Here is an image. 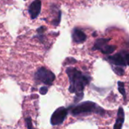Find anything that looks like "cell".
<instances>
[{
    "mask_svg": "<svg viewBox=\"0 0 129 129\" xmlns=\"http://www.w3.org/2000/svg\"><path fill=\"white\" fill-rule=\"evenodd\" d=\"M66 73L70 79L69 91L70 93H75V102L77 103L81 101L84 96L85 86L90 82V77L88 75L83 74L81 71L74 67H68Z\"/></svg>",
    "mask_w": 129,
    "mask_h": 129,
    "instance_id": "1",
    "label": "cell"
},
{
    "mask_svg": "<svg viewBox=\"0 0 129 129\" xmlns=\"http://www.w3.org/2000/svg\"><path fill=\"white\" fill-rule=\"evenodd\" d=\"M70 113L73 116H79L85 113H97V114H104V110L99 107L97 104L91 101H85L81 103L76 106H73L68 109Z\"/></svg>",
    "mask_w": 129,
    "mask_h": 129,
    "instance_id": "2",
    "label": "cell"
},
{
    "mask_svg": "<svg viewBox=\"0 0 129 129\" xmlns=\"http://www.w3.org/2000/svg\"><path fill=\"white\" fill-rule=\"evenodd\" d=\"M35 79L46 85H51L55 79V75L51 70L45 67H41L36 72Z\"/></svg>",
    "mask_w": 129,
    "mask_h": 129,
    "instance_id": "3",
    "label": "cell"
},
{
    "mask_svg": "<svg viewBox=\"0 0 129 129\" xmlns=\"http://www.w3.org/2000/svg\"><path fill=\"white\" fill-rule=\"evenodd\" d=\"M110 40H111V39H110V38H108V39L101 38V39H97L94 45L93 50H99L103 54H104L106 55L110 54L116 48V46H115V45H108V42Z\"/></svg>",
    "mask_w": 129,
    "mask_h": 129,
    "instance_id": "4",
    "label": "cell"
},
{
    "mask_svg": "<svg viewBox=\"0 0 129 129\" xmlns=\"http://www.w3.org/2000/svg\"><path fill=\"white\" fill-rule=\"evenodd\" d=\"M68 112H69V110L63 107L57 108L54 112V113L52 114V116L51 117V125H58L62 124L66 119V117L68 114Z\"/></svg>",
    "mask_w": 129,
    "mask_h": 129,
    "instance_id": "5",
    "label": "cell"
},
{
    "mask_svg": "<svg viewBox=\"0 0 129 129\" xmlns=\"http://www.w3.org/2000/svg\"><path fill=\"white\" fill-rule=\"evenodd\" d=\"M107 60L113 65L118 67H125L126 66V62L123 55V53H117L114 55H110L107 57Z\"/></svg>",
    "mask_w": 129,
    "mask_h": 129,
    "instance_id": "6",
    "label": "cell"
},
{
    "mask_svg": "<svg viewBox=\"0 0 129 129\" xmlns=\"http://www.w3.org/2000/svg\"><path fill=\"white\" fill-rule=\"evenodd\" d=\"M42 2L40 0H34L29 7V14L31 19H36L41 12Z\"/></svg>",
    "mask_w": 129,
    "mask_h": 129,
    "instance_id": "7",
    "label": "cell"
},
{
    "mask_svg": "<svg viewBox=\"0 0 129 129\" xmlns=\"http://www.w3.org/2000/svg\"><path fill=\"white\" fill-rule=\"evenodd\" d=\"M72 38H73V40L74 42L82 43L86 40L87 36L83 31H82L81 29H79L78 28H75V29H73V30L72 32Z\"/></svg>",
    "mask_w": 129,
    "mask_h": 129,
    "instance_id": "8",
    "label": "cell"
},
{
    "mask_svg": "<svg viewBox=\"0 0 129 129\" xmlns=\"http://www.w3.org/2000/svg\"><path fill=\"white\" fill-rule=\"evenodd\" d=\"M125 121V113L124 110L122 107L119 108L118 113H117V119L116 121V123L113 126L114 129H121L122 128L123 123Z\"/></svg>",
    "mask_w": 129,
    "mask_h": 129,
    "instance_id": "9",
    "label": "cell"
},
{
    "mask_svg": "<svg viewBox=\"0 0 129 129\" xmlns=\"http://www.w3.org/2000/svg\"><path fill=\"white\" fill-rule=\"evenodd\" d=\"M118 88L119 92L121 93V94L124 97L125 99H126V92H125V84L122 82H118Z\"/></svg>",
    "mask_w": 129,
    "mask_h": 129,
    "instance_id": "10",
    "label": "cell"
},
{
    "mask_svg": "<svg viewBox=\"0 0 129 129\" xmlns=\"http://www.w3.org/2000/svg\"><path fill=\"white\" fill-rule=\"evenodd\" d=\"M113 71L119 76H122L125 73V71L122 68V67H118V66H113Z\"/></svg>",
    "mask_w": 129,
    "mask_h": 129,
    "instance_id": "11",
    "label": "cell"
},
{
    "mask_svg": "<svg viewBox=\"0 0 129 129\" xmlns=\"http://www.w3.org/2000/svg\"><path fill=\"white\" fill-rule=\"evenodd\" d=\"M122 53H123V55H124L126 64L128 66H129V53L128 52H126V51H122Z\"/></svg>",
    "mask_w": 129,
    "mask_h": 129,
    "instance_id": "12",
    "label": "cell"
},
{
    "mask_svg": "<svg viewBox=\"0 0 129 129\" xmlns=\"http://www.w3.org/2000/svg\"><path fill=\"white\" fill-rule=\"evenodd\" d=\"M48 87L47 86H44V87H42L39 89V92H40L41 94H45L48 92Z\"/></svg>",
    "mask_w": 129,
    "mask_h": 129,
    "instance_id": "13",
    "label": "cell"
},
{
    "mask_svg": "<svg viewBox=\"0 0 129 129\" xmlns=\"http://www.w3.org/2000/svg\"><path fill=\"white\" fill-rule=\"evenodd\" d=\"M26 122H27V127L29 128H33V125H32V123H31V119L29 118V119H27L26 120Z\"/></svg>",
    "mask_w": 129,
    "mask_h": 129,
    "instance_id": "14",
    "label": "cell"
}]
</instances>
